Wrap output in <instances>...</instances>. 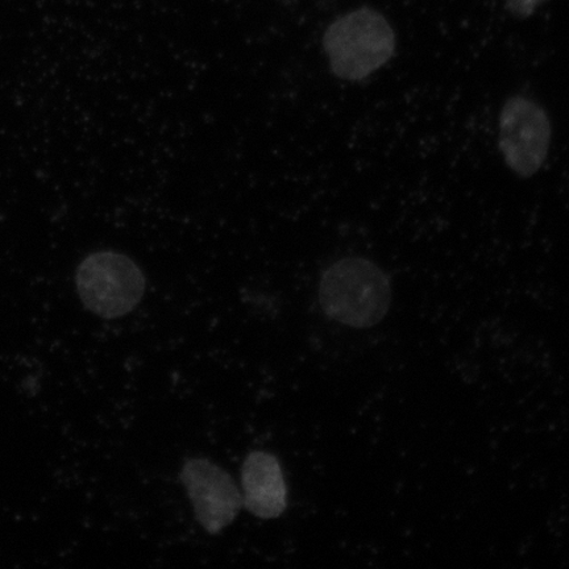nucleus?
Segmentation results:
<instances>
[{
  "label": "nucleus",
  "mask_w": 569,
  "mask_h": 569,
  "mask_svg": "<svg viewBox=\"0 0 569 569\" xmlns=\"http://www.w3.org/2000/svg\"><path fill=\"white\" fill-rule=\"evenodd\" d=\"M319 302L327 317L352 329H369L387 317L391 284L383 270L366 258L332 264L319 283Z\"/></svg>",
  "instance_id": "obj_1"
},
{
  "label": "nucleus",
  "mask_w": 569,
  "mask_h": 569,
  "mask_svg": "<svg viewBox=\"0 0 569 569\" xmlns=\"http://www.w3.org/2000/svg\"><path fill=\"white\" fill-rule=\"evenodd\" d=\"M393 27L372 7L345 13L323 36L332 73L340 80L362 81L388 63L396 52Z\"/></svg>",
  "instance_id": "obj_2"
},
{
  "label": "nucleus",
  "mask_w": 569,
  "mask_h": 569,
  "mask_svg": "<svg viewBox=\"0 0 569 569\" xmlns=\"http://www.w3.org/2000/svg\"><path fill=\"white\" fill-rule=\"evenodd\" d=\"M76 284L84 308L98 317L116 319L137 309L146 293V277L128 256L99 251L77 269Z\"/></svg>",
  "instance_id": "obj_3"
},
{
  "label": "nucleus",
  "mask_w": 569,
  "mask_h": 569,
  "mask_svg": "<svg viewBox=\"0 0 569 569\" xmlns=\"http://www.w3.org/2000/svg\"><path fill=\"white\" fill-rule=\"evenodd\" d=\"M551 122L542 106L510 97L500 113V151L511 172L530 178L542 168L551 146Z\"/></svg>",
  "instance_id": "obj_4"
},
{
  "label": "nucleus",
  "mask_w": 569,
  "mask_h": 569,
  "mask_svg": "<svg viewBox=\"0 0 569 569\" xmlns=\"http://www.w3.org/2000/svg\"><path fill=\"white\" fill-rule=\"evenodd\" d=\"M180 480L202 528L216 536L229 528L243 508V497L229 472L208 459L184 461Z\"/></svg>",
  "instance_id": "obj_5"
},
{
  "label": "nucleus",
  "mask_w": 569,
  "mask_h": 569,
  "mask_svg": "<svg viewBox=\"0 0 569 569\" xmlns=\"http://www.w3.org/2000/svg\"><path fill=\"white\" fill-rule=\"evenodd\" d=\"M243 507L260 519L279 518L288 507V488L279 459L253 451L241 466Z\"/></svg>",
  "instance_id": "obj_6"
},
{
  "label": "nucleus",
  "mask_w": 569,
  "mask_h": 569,
  "mask_svg": "<svg viewBox=\"0 0 569 569\" xmlns=\"http://www.w3.org/2000/svg\"><path fill=\"white\" fill-rule=\"evenodd\" d=\"M549 0H505V6L511 16L517 19H528L536 13L540 6Z\"/></svg>",
  "instance_id": "obj_7"
}]
</instances>
